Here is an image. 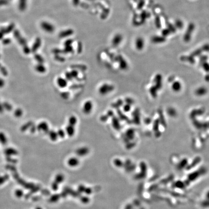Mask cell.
<instances>
[{"label": "cell", "mask_w": 209, "mask_h": 209, "mask_svg": "<svg viewBox=\"0 0 209 209\" xmlns=\"http://www.w3.org/2000/svg\"><path fill=\"white\" fill-rule=\"evenodd\" d=\"M35 60L39 63H44V60L41 55H38V54H36V55H35Z\"/></svg>", "instance_id": "d6986e66"}, {"label": "cell", "mask_w": 209, "mask_h": 209, "mask_svg": "<svg viewBox=\"0 0 209 209\" xmlns=\"http://www.w3.org/2000/svg\"><path fill=\"white\" fill-rule=\"evenodd\" d=\"M114 87L111 84L104 83L99 88V93L102 95H106L113 91Z\"/></svg>", "instance_id": "6da1fadb"}, {"label": "cell", "mask_w": 209, "mask_h": 209, "mask_svg": "<svg viewBox=\"0 0 209 209\" xmlns=\"http://www.w3.org/2000/svg\"><path fill=\"white\" fill-rule=\"evenodd\" d=\"M37 129L39 131H43L45 133H48L49 132V126L47 123L46 122H42L40 123L37 126Z\"/></svg>", "instance_id": "277c9868"}, {"label": "cell", "mask_w": 209, "mask_h": 209, "mask_svg": "<svg viewBox=\"0 0 209 209\" xmlns=\"http://www.w3.org/2000/svg\"><path fill=\"white\" fill-rule=\"evenodd\" d=\"M55 57H56V58H55V59H56V60H57L58 61L63 62V61H64V59H63V57H59V56H55Z\"/></svg>", "instance_id": "4dcf8cb0"}, {"label": "cell", "mask_w": 209, "mask_h": 209, "mask_svg": "<svg viewBox=\"0 0 209 209\" xmlns=\"http://www.w3.org/2000/svg\"><path fill=\"white\" fill-rule=\"evenodd\" d=\"M34 125V123L32 121H30L28 122V123H26L25 125H23L21 128V130L22 132H24L26 130H27V129L30 128V127Z\"/></svg>", "instance_id": "8fae6325"}, {"label": "cell", "mask_w": 209, "mask_h": 209, "mask_svg": "<svg viewBox=\"0 0 209 209\" xmlns=\"http://www.w3.org/2000/svg\"><path fill=\"white\" fill-rule=\"evenodd\" d=\"M107 115L108 117H113V112L111 110H109L107 113Z\"/></svg>", "instance_id": "1f68e13d"}, {"label": "cell", "mask_w": 209, "mask_h": 209, "mask_svg": "<svg viewBox=\"0 0 209 209\" xmlns=\"http://www.w3.org/2000/svg\"><path fill=\"white\" fill-rule=\"evenodd\" d=\"M122 40H123L122 36L121 35L118 34V35H116L114 37V38L112 40V43L113 46H116L118 45L120 43H121Z\"/></svg>", "instance_id": "52a82bcc"}, {"label": "cell", "mask_w": 209, "mask_h": 209, "mask_svg": "<svg viewBox=\"0 0 209 209\" xmlns=\"http://www.w3.org/2000/svg\"><path fill=\"white\" fill-rule=\"evenodd\" d=\"M5 152L7 154H16L17 151H15V150H14L13 149H7L6 150Z\"/></svg>", "instance_id": "484cf974"}, {"label": "cell", "mask_w": 209, "mask_h": 209, "mask_svg": "<svg viewBox=\"0 0 209 209\" xmlns=\"http://www.w3.org/2000/svg\"><path fill=\"white\" fill-rule=\"evenodd\" d=\"M57 134H58V137H59L61 138H63L65 137V134H66L65 132L62 129H59L58 131L57 132Z\"/></svg>", "instance_id": "ffe728a7"}, {"label": "cell", "mask_w": 209, "mask_h": 209, "mask_svg": "<svg viewBox=\"0 0 209 209\" xmlns=\"http://www.w3.org/2000/svg\"><path fill=\"white\" fill-rule=\"evenodd\" d=\"M108 118H109V117H108L107 115H102V116H101V117H100V120L102 122H105L107 120V119Z\"/></svg>", "instance_id": "83f0119b"}, {"label": "cell", "mask_w": 209, "mask_h": 209, "mask_svg": "<svg viewBox=\"0 0 209 209\" xmlns=\"http://www.w3.org/2000/svg\"><path fill=\"white\" fill-rule=\"evenodd\" d=\"M80 0H73V2L75 5H77L79 3Z\"/></svg>", "instance_id": "836d02e7"}, {"label": "cell", "mask_w": 209, "mask_h": 209, "mask_svg": "<svg viewBox=\"0 0 209 209\" xmlns=\"http://www.w3.org/2000/svg\"><path fill=\"white\" fill-rule=\"evenodd\" d=\"M36 71L40 73H44L46 71V68L43 63H39L37 64L35 67Z\"/></svg>", "instance_id": "30bf717a"}, {"label": "cell", "mask_w": 209, "mask_h": 209, "mask_svg": "<svg viewBox=\"0 0 209 209\" xmlns=\"http://www.w3.org/2000/svg\"><path fill=\"white\" fill-rule=\"evenodd\" d=\"M63 51L65 53H71L73 51V48L71 46H65Z\"/></svg>", "instance_id": "603a6c76"}, {"label": "cell", "mask_w": 209, "mask_h": 209, "mask_svg": "<svg viewBox=\"0 0 209 209\" xmlns=\"http://www.w3.org/2000/svg\"><path fill=\"white\" fill-rule=\"evenodd\" d=\"M0 71L1 73V74H2V75H3L4 76H7L8 72H7L6 69L4 67H2L1 66H0Z\"/></svg>", "instance_id": "d4e9b609"}, {"label": "cell", "mask_w": 209, "mask_h": 209, "mask_svg": "<svg viewBox=\"0 0 209 209\" xmlns=\"http://www.w3.org/2000/svg\"><path fill=\"white\" fill-rule=\"evenodd\" d=\"M70 72L72 76L73 79H76L78 78L79 76V72L77 70H72Z\"/></svg>", "instance_id": "44dd1931"}, {"label": "cell", "mask_w": 209, "mask_h": 209, "mask_svg": "<svg viewBox=\"0 0 209 209\" xmlns=\"http://www.w3.org/2000/svg\"><path fill=\"white\" fill-rule=\"evenodd\" d=\"M65 133L69 137H73L75 133V129L74 126L68 125L65 128Z\"/></svg>", "instance_id": "8992f818"}, {"label": "cell", "mask_w": 209, "mask_h": 209, "mask_svg": "<svg viewBox=\"0 0 209 209\" xmlns=\"http://www.w3.org/2000/svg\"><path fill=\"white\" fill-rule=\"evenodd\" d=\"M144 45V41L141 38H139L136 40V46L138 49H141L142 48Z\"/></svg>", "instance_id": "9a60e30c"}, {"label": "cell", "mask_w": 209, "mask_h": 209, "mask_svg": "<svg viewBox=\"0 0 209 209\" xmlns=\"http://www.w3.org/2000/svg\"><path fill=\"white\" fill-rule=\"evenodd\" d=\"M65 79L68 81H71L73 79L72 78V76L70 73V72H67L65 74Z\"/></svg>", "instance_id": "cb8c5ba5"}, {"label": "cell", "mask_w": 209, "mask_h": 209, "mask_svg": "<svg viewBox=\"0 0 209 209\" xmlns=\"http://www.w3.org/2000/svg\"><path fill=\"white\" fill-rule=\"evenodd\" d=\"M47 134L49 136L50 139H51L52 141H55L58 139V135L56 132L53 130H50V131H49Z\"/></svg>", "instance_id": "ba28073f"}, {"label": "cell", "mask_w": 209, "mask_h": 209, "mask_svg": "<svg viewBox=\"0 0 209 209\" xmlns=\"http://www.w3.org/2000/svg\"><path fill=\"white\" fill-rule=\"evenodd\" d=\"M93 108V104L90 100L87 101L84 103L82 107V111L85 114H89L92 111Z\"/></svg>", "instance_id": "7a4b0ae2"}, {"label": "cell", "mask_w": 209, "mask_h": 209, "mask_svg": "<svg viewBox=\"0 0 209 209\" xmlns=\"http://www.w3.org/2000/svg\"><path fill=\"white\" fill-rule=\"evenodd\" d=\"M67 81L65 79L62 77H59L56 80V82L58 86L61 88H64L67 86Z\"/></svg>", "instance_id": "5b68a950"}, {"label": "cell", "mask_w": 209, "mask_h": 209, "mask_svg": "<svg viewBox=\"0 0 209 209\" xmlns=\"http://www.w3.org/2000/svg\"><path fill=\"white\" fill-rule=\"evenodd\" d=\"M73 42V40L71 39H69V40H67L64 43V45L65 46H71V45L72 44Z\"/></svg>", "instance_id": "f1b7e54d"}, {"label": "cell", "mask_w": 209, "mask_h": 209, "mask_svg": "<svg viewBox=\"0 0 209 209\" xmlns=\"http://www.w3.org/2000/svg\"><path fill=\"white\" fill-rule=\"evenodd\" d=\"M30 131H31V133H34L35 132V131H36V130L37 129V128H36V126H35L34 125H33L31 127H30Z\"/></svg>", "instance_id": "f546056e"}, {"label": "cell", "mask_w": 209, "mask_h": 209, "mask_svg": "<svg viewBox=\"0 0 209 209\" xmlns=\"http://www.w3.org/2000/svg\"><path fill=\"white\" fill-rule=\"evenodd\" d=\"M164 38H161V37H154L153 39H152V41H153V42H158V41H159V42H162L164 41Z\"/></svg>", "instance_id": "4316f807"}, {"label": "cell", "mask_w": 209, "mask_h": 209, "mask_svg": "<svg viewBox=\"0 0 209 209\" xmlns=\"http://www.w3.org/2000/svg\"><path fill=\"white\" fill-rule=\"evenodd\" d=\"M41 27L43 30L48 33H53L55 30V28L52 24L46 21L41 23Z\"/></svg>", "instance_id": "3957f363"}, {"label": "cell", "mask_w": 209, "mask_h": 209, "mask_svg": "<svg viewBox=\"0 0 209 209\" xmlns=\"http://www.w3.org/2000/svg\"><path fill=\"white\" fill-rule=\"evenodd\" d=\"M4 84H5L4 81L2 79H0V88L2 87L4 85Z\"/></svg>", "instance_id": "d6a6232c"}, {"label": "cell", "mask_w": 209, "mask_h": 209, "mask_svg": "<svg viewBox=\"0 0 209 209\" xmlns=\"http://www.w3.org/2000/svg\"><path fill=\"white\" fill-rule=\"evenodd\" d=\"M77 122H78L77 119L75 116H71L70 117L68 120L69 125L74 126L77 124Z\"/></svg>", "instance_id": "7c38bea8"}, {"label": "cell", "mask_w": 209, "mask_h": 209, "mask_svg": "<svg viewBox=\"0 0 209 209\" xmlns=\"http://www.w3.org/2000/svg\"><path fill=\"white\" fill-rule=\"evenodd\" d=\"M73 33H74V32L72 30L68 29V30H65V31H64L61 32L60 33L59 36L61 38L66 37H68V36H69L70 35H71Z\"/></svg>", "instance_id": "9c48e42d"}, {"label": "cell", "mask_w": 209, "mask_h": 209, "mask_svg": "<svg viewBox=\"0 0 209 209\" xmlns=\"http://www.w3.org/2000/svg\"><path fill=\"white\" fill-rule=\"evenodd\" d=\"M0 142L2 144H5L7 142V139L4 133L0 132Z\"/></svg>", "instance_id": "2e32d148"}, {"label": "cell", "mask_w": 209, "mask_h": 209, "mask_svg": "<svg viewBox=\"0 0 209 209\" xmlns=\"http://www.w3.org/2000/svg\"><path fill=\"white\" fill-rule=\"evenodd\" d=\"M41 42L40 38H37L32 48V51L33 52H35L37 50V49L40 47L41 45Z\"/></svg>", "instance_id": "4fadbf2b"}, {"label": "cell", "mask_w": 209, "mask_h": 209, "mask_svg": "<svg viewBox=\"0 0 209 209\" xmlns=\"http://www.w3.org/2000/svg\"><path fill=\"white\" fill-rule=\"evenodd\" d=\"M2 105H3V108H4V109H6V110L11 111V110H12V108H13L12 106L9 103H7V102H4L2 104Z\"/></svg>", "instance_id": "ac0fdd59"}, {"label": "cell", "mask_w": 209, "mask_h": 209, "mask_svg": "<svg viewBox=\"0 0 209 209\" xmlns=\"http://www.w3.org/2000/svg\"><path fill=\"white\" fill-rule=\"evenodd\" d=\"M70 93L68 92H63L61 93V96L63 99H67L69 97Z\"/></svg>", "instance_id": "7402d4cb"}, {"label": "cell", "mask_w": 209, "mask_h": 209, "mask_svg": "<svg viewBox=\"0 0 209 209\" xmlns=\"http://www.w3.org/2000/svg\"><path fill=\"white\" fill-rule=\"evenodd\" d=\"M22 114H23V111L22 109H21V108L17 109L14 112V115L16 117H17V118L21 117L22 115Z\"/></svg>", "instance_id": "e0dca14e"}, {"label": "cell", "mask_w": 209, "mask_h": 209, "mask_svg": "<svg viewBox=\"0 0 209 209\" xmlns=\"http://www.w3.org/2000/svg\"><path fill=\"white\" fill-rule=\"evenodd\" d=\"M3 109H4V108L3 107L2 104H0V113H2L3 112Z\"/></svg>", "instance_id": "e575fe53"}, {"label": "cell", "mask_w": 209, "mask_h": 209, "mask_svg": "<svg viewBox=\"0 0 209 209\" xmlns=\"http://www.w3.org/2000/svg\"><path fill=\"white\" fill-rule=\"evenodd\" d=\"M112 125L114 128L118 130L119 128V121L117 118L115 117H113L112 119Z\"/></svg>", "instance_id": "5bb4252c"}]
</instances>
